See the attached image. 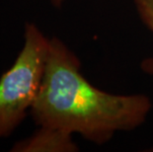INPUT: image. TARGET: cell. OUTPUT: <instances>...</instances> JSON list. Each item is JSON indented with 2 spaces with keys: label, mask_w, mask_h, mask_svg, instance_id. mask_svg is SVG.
I'll return each mask as SVG.
<instances>
[{
  "label": "cell",
  "mask_w": 153,
  "mask_h": 152,
  "mask_svg": "<svg viewBox=\"0 0 153 152\" xmlns=\"http://www.w3.org/2000/svg\"><path fill=\"white\" fill-rule=\"evenodd\" d=\"M133 3L142 23L153 34V0H133ZM141 69L153 77V57L142 60Z\"/></svg>",
  "instance_id": "277c9868"
},
{
  "label": "cell",
  "mask_w": 153,
  "mask_h": 152,
  "mask_svg": "<svg viewBox=\"0 0 153 152\" xmlns=\"http://www.w3.org/2000/svg\"><path fill=\"white\" fill-rule=\"evenodd\" d=\"M78 146L72 139V134L45 127L39 129L28 138L13 145L11 151L15 152H73Z\"/></svg>",
  "instance_id": "3957f363"
},
{
  "label": "cell",
  "mask_w": 153,
  "mask_h": 152,
  "mask_svg": "<svg viewBox=\"0 0 153 152\" xmlns=\"http://www.w3.org/2000/svg\"><path fill=\"white\" fill-rule=\"evenodd\" d=\"M50 39L35 23L25 24L24 44L0 77V138L7 137L31 111L44 77Z\"/></svg>",
  "instance_id": "7a4b0ae2"
},
{
  "label": "cell",
  "mask_w": 153,
  "mask_h": 152,
  "mask_svg": "<svg viewBox=\"0 0 153 152\" xmlns=\"http://www.w3.org/2000/svg\"><path fill=\"white\" fill-rule=\"evenodd\" d=\"M51 4H53L54 7L59 8L60 6L64 3V1H65V0H51Z\"/></svg>",
  "instance_id": "5b68a950"
},
{
  "label": "cell",
  "mask_w": 153,
  "mask_h": 152,
  "mask_svg": "<svg viewBox=\"0 0 153 152\" xmlns=\"http://www.w3.org/2000/svg\"><path fill=\"white\" fill-rule=\"evenodd\" d=\"M150 110L144 94H112L95 87L81 72L76 54L58 38L50 39L44 77L30 111L37 125L104 144L117 132L140 127Z\"/></svg>",
  "instance_id": "6da1fadb"
}]
</instances>
